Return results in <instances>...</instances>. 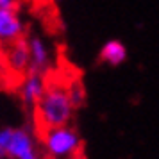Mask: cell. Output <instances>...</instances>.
I'll list each match as a JSON object with an SVG mask.
<instances>
[{
	"mask_svg": "<svg viewBox=\"0 0 159 159\" xmlns=\"http://www.w3.org/2000/svg\"><path fill=\"white\" fill-rule=\"evenodd\" d=\"M73 109L75 107L70 100L68 89L59 84H50L47 80V89L43 97L34 106V122L39 136L52 129L68 125Z\"/></svg>",
	"mask_w": 159,
	"mask_h": 159,
	"instance_id": "obj_1",
	"label": "cell"
},
{
	"mask_svg": "<svg viewBox=\"0 0 159 159\" xmlns=\"http://www.w3.org/2000/svg\"><path fill=\"white\" fill-rule=\"evenodd\" d=\"M41 139H43L45 147H47V152L50 156H54V157L68 156V154H72L73 157H82L79 136L68 125L45 132L43 136H41Z\"/></svg>",
	"mask_w": 159,
	"mask_h": 159,
	"instance_id": "obj_2",
	"label": "cell"
},
{
	"mask_svg": "<svg viewBox=\"0 0 159 159\" xmlns=\"http://www.w3.org/2000/svg\"><path fill=\"white\" fill-rule=\"evenodd\" d=\"M23 38V23L16 9H0V43H13Z\"/></svg>",
	"mask_w": 159,
	"mask_h": 159,
	"instance_id": "obj_3",
	"label": "cell"
},
{
	"mask_svg": "<svg viewBox=\"0 0 159 159\" xmlns=\"http://www.w3.org/2000/svg\"><path fill=\"white\" fill-rule=\"evenodd\" d=\"M6 59H7L9 68L16 73L29 72L30 66V52H29V39H16L13 43L7 45V52H6Z\"/></svg>",
	"mask_w": 159,
	"mask_h": 159,
	"instance_id": "obj_4",
	"label": "cell"
},
{
	"mask_svg": "<svg viewBox=\"0 0 159 159\" xmlns=\"http://www.w3.org/2000/svg\"><path fill=\"white\" fill-rule=\"evenodd\" d=\"M7 154L16 159H39V156L34 147H32V139L25 130H13L11 134V141L7 147Z\"/></svg>",
	"mask_w": 159,
	"mask_h": 159,
	"instance_id": "obj_5",
	"label": "cell"
},
{
	"mask_svg": "<svg viewBox=\"0 0 159 159\" xmlns=\"http://www.w3.org/2000/svg\"><path fill=\"white\" fill-rule=\"evenodd\" d=\"M29 52H30V66L29 73H41L47 70L50 63V52L48 47L41 38L32 36L29 38Z\"/></svg>",
	"mask_w": 159,
	"mask_h": 159,
	"instance_id": "obj_6",
	"label": "cell"
},
{
	"mask_svg": "<svg viewBox=\"0 0 159 159\" xmlns=\"http://www.w3.org/2000/svg\"><path fill=\"white\" fill-rule=\"evenodd\" d=\"M47 89V79L41 73H27L22 84V98L30 106H36Z\"/></svg>",
	"mask_w": 159,
	"mask_h": 159,
	"instance_id": "obj_7",
	"label": "cell"
},
{
	"mask_svg": "<svg viewBox=\"0 0 159 159\" xmlns=\"http://www.w3.org/2000/svg\"><path fill=\"white\" fill-rule=\"evenodd\" d=\"M127 57V48L122 41L118 39H111L107 43L102 47L100 50V61L106 63V65H111V66H118L122 65L123 61Z\"/></svg>",
	"mask_w": 159,
	"mask_h": 159,
	"instance_id": "obj_8",
	"label": "cell"
},
{
	"mask_svg": "<svg viewBox=\"0 0 159 159\" xmlns=\"http://www.w3.org/2000/svg\"><path fill=\"white\" fill-rule=\"evenodd\" d=\"M66 89H68V95H70V100H72L73 107L77 109L80 107L82 104H84V100H86V93H84V86L80 84V80L73 79L68 86H66Z\"/></svg>",
	"mask_w": 159,
	"mask_h": 159,
	"instance_id": "obj_9",
	"label": "cell"
},
{
	"mask_svg": "<svg viewBox=\"0 0 159 159\" xmlns=\"http://www.w3.org/2000/svg\"><path fill=\"white\" fill-rule=\"evenodd\" d=\"M11 134H13V130L11 129L0 130V157L7 154V147H9V141H11Z\"/></svg>",
	"mask_w": 159,
	"mask_h": 159,
	"instance_id": "obj_10",
	"label": "cell"
},
{
	"mask_svg": "<svg viewBox=\"0 0 159 159\" xmlns=\"http://www.w3.org/2000/svg\"><path fill=\"white\" fill-rule=\"evenodd\" d=\"M0 9H16V0H0Z\"/></svg>",
	"mask_w": 159,
	"mask_h": 159,
	"instance_id": "obj_11",
	"label": "cell"
},
{
	"mask_svg": "<svg viewBox=\"0 0 159 159\" xmlns=\"http://www.w3.org/2000/svg\"><path fill=\"white\" fill-rule=\"evenodd\" d=\"M52 2H59V0H52Z\"/></svg>",
	"mask_w": 159,
	"mask_h": 159,
	"instance_id": "obj_12",
	"label": "cell"
}]
</instances>
